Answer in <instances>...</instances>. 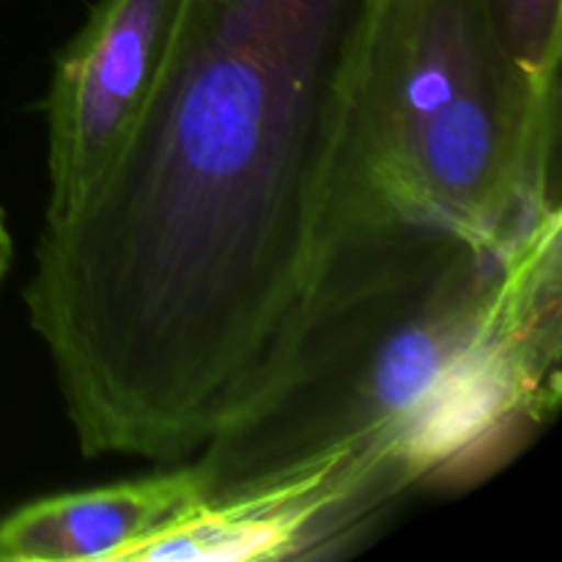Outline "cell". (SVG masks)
<instances>
[{"instance_id": "6da1fadb", "label": "cell", "mask_w": 562, "mask_h": 562, "mask_svg": "<svg viewBox=\"0 0 562 562\" xmlns=\"http://www.w3.org/2000/svg\"><path fill=\"white\" fill-rule=\"evenodd\" d=\"M382 0H181L130 148L25 289L77 445L176 464L283 371Z\"/></svg>"}, {"instance_id": "7a4b0ae2", "label": "cell", "mask_w": 562, "mask_h": 562, "mask_svg": "<svg viewBox=\"0 0 562 562\" xmlns=\"http://www.w3.org/2000/svg\"><path fill=\"white\" fill-rule=\"evenodd\" d=\"M562 212L472 245L340 179L272 390L195 453L209 499L357 450L412 488L472 486L560 406Z\"/></svg>"}, {"instance_id": "3957f363", "label": "cell", "mask_w": 562, "mask_h": 562, "mask_svg": "<svg viewBox=\"0 0 562 562\" xmlns=\"http://www.w3.org/2000/svg\"><path fill=\"white\" fill-rule=\"evenodd\" d=\"M560 93L516 66L488 0H382L344 165L406 217L499 247L560 206Z\"/></svg>"}, {"instance_id": "277c9868", "label": "cell", "mask_w": 562, "mask_h": 562, "mask_svg": "<svg viewBox=\"0 0 562 562\" xmlns=\"http://www.w3.org/2000/svg\"><path fill=\"white\" fill-rule=\"evenodd\" d=\"M181 0H99L55 58L44 225L75 217L130 148L162 77Z\"/></svg>"}, {"instance_id": "5b68a950", "label": "cell", "mask_w": 562, "mask_h": 562, "mask_svg": "<svg viewBox=\"0 0 562 562\" xmlns=\"http://www.w3.org/2000/svg\"><path fill=\"white\" fill-rule=\"evenodd\" d=\"M401 494L357 450H335L272 483L209 499L159 530L124 562H274L322 554L362 530Z\"/></svg>"}, {"instance_id": "8992f818", "label": "cell", "mask_w": 562, "mask_h": 562, "mask_svg": "<svg viewBox=\"0 0 562 562\" xmlns=\"http://www.w3.org/2000/svg\"><path fill=\"white\" fill-rule=\"evenodd\" d=\"M206 503L198 467L53 494L0 519L3 562H124L126 554Z\"/></svg>"}, {"instance_id": "52a82bcc", "label": "cell", "mask_w": 562, "mask_h": 562, "mask_svg": "<svg viewBox=\"0 0 562 562\" xmlns=\"http://www.w3.org/2000/svg\"><path fill=\"white\" fill-rule=\"evenodd\" d=\"M510 58L527 80L560 93L562 0H488Z\"/></svg>"}, {"instance_id": "ba28073f", "label": "cell", "mask_w": 562, "mask_h": 562, "mask_svg": "<svg viewBox=\"0 0 562 562\" xmlns=\"http://www.w3.org/2000/svg\"><path fill=\"white\" fill-rule=\"evenodd\" d=\"M11 234H9V225H5V214L0 209V283H3L5 272H9V263H11Z\"/></svg>"}]
</instances>
